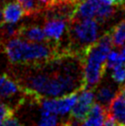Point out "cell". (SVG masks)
I'll list each match as a JSON object with an SVG mask.
<instances>
[{
  "instance_id": "1",
  "label": "cell",
  "mask_w": 125,
  "mask_h": 126,
  "mask_svg": "<svg viewBox=\"0 0 125 126\" xmlns=\"http://www.w3.org/2000/svg\"><path fill=\"white\" fill-rule=\"evenodd\" d=\"M79 81L75 68L67 67L58 74L39 73L31 76L27 80L25 91L27 94L39 98L41 97H62L74 90L79 91L83 88Z\"/></svg>"
},
{
  "instance_id": "2",
  "label": "cell",
  "mask_w": 125,
  "mask_h": 126,
  "mask_svg": "<svg viewBox=\"0 0 125 126\" xmlns=\"http://www.w3.org/2000/svg\"><path fill=\"white\" fill-rule=\"evenodd\" d=\"M113 42L110 32H106L83 53V88H93L99 82L106 70V61Z\"/></svg>"
},
{
  "instance_id": "3",
  "label": "cell",
  "mask_w": 125,
  "mask_h": 126,
  "mask_svg": "<svg viewBox=\"0 0 125 126\" xmlns=\"http://www.w3.org/2000/svg\"><path fill=\"white\" fill-rule=\"evenodd\" d=\"M7 58L13 63H43L51 60L56 51L48 44L13 38L5 45Z\"/></svg>"
},
{
  "instance_id": "4",
  "label": "cell",
  "mask_w": 125,
  "mask_h": 126,
  "mask_svg": "<svg viewBox=\"0 0 125 126\" xmlns=\"http://www.w3.org/2000/svg\"><path fill=\"white\" fill-rule=\"evenodd\" d=\"M69 32L73 44L82 46L84 52L98 40V23L94 18L70 19Z\"/></svg>"
},
{
  "instance_id": "5",
  "label": "cell",
  "mask_w": 125,
  "mask_h": 126,
  "mask_svg": "<svg viewBox=\"0 0 125 126\" xmlns=\"http://www.w3.org/2000/svg\"><path fill=\"white\" fill-rule=\"evenodd\" d=\"M78 97V92L75 91L58 98H40L42 110L56 115H66L71 112Z\"/></svg>"
},
{
  "instance_id": "6",
  "label": "cell",
  "mask_w": 125,
  "mask_h": 126,
  "mask_svg": "<svg viewBox=\"0 0 125 126\" xmlns=\"http://www.w3.org/2000/svg\"><path fill=\"white\" fill-rule=\"evenodd\" d=\"M96 95L92 88H82L77 97V100L71 110V117L76 120L83 121L93 106Z\"/></svg>"
},
{
  "instance_id": "7",
  "label": "cell",
  "mask_w": 125,
  "mask_h": 126,
  "mask_svg": "<svg viewBox=\"0 0 125 126\" xmlns=\"http://www.w3.org/2000/svg\"><path fill=\"white\" fill-rule=\"evenodd\" d=\"M101 0H82L77 4L72 18H94L103 5ZM107 5V4H106Z\"/></svg>"
},
{
  "instance_id": "8",
  "label": "cell",
  "mask_w": 125,
  "mask_h": 126,
  "mask_svg": "<svg viewBox=\"0 0 125 126\" xmlns=\"http://www.w3.org/2000/svg\"><path fill=\"white\" fill-rule=\"evenodd\" d=\"M108 116L118 126H125V100L119 92L107 108Z\"/></svg>"
},
{
  "instance_id": "9",
  "label": "cell",
  "mask_w": 125,
  "mask_h": 126,
  "mask_svg": "<svg viewBox=\"0 0 125 126\" xmlns=\"http://www.w3.org/2000/svg\"><path fill=\"white\" fill-rule=\"evenodd\" d=\"M107 114V108L97 102L93 104L90 111L82 121L81 126H104Z\"/></svg>"
},
{
  "instance_id": "10",
  "label": "cell",
  "mask_w": 125,
  "mask_h": 126,
  "mask_svg": "<svg viewBox=\"0 0 125 126\" xmlns=\"http://www.w3.org/2000/svg\"><path fill=\"white\" fill-rule=\"evenodd\" d=\"M66 30V21L63 18H52L44 25L43 31L49 40L59 41Z\"/></svg>"
},
{
  "instance_id": "11",
  "label": "cell",
  "mask_w": 125,
  "mask_h": 126,
  "mask_svg": "<svg viewBox=\"0 0 125 126\" xmlns=\"http://www.w3.org/2000/svg\"><path fill=\"white\" fill-rule=\"evenodd\" d=\"M3 19L5 23L16 24L25 14L24 9L22 8L18 2H9L3 8Z\"/></svg>"
},
{
  "instance_id": "12",
  "label": "cell",
  "mask_w": 125,
  "mask_h": 126,
  "mask_svg": "<svg viewBox=\"0 0 125 126\" xmlns=\"http://www.w3.org/2000/svg\"><path fill=\"white\" fill-rule=\"evenodd\" d=\"M20 89V86L7 75L0 76V99L11 98L17 94Z\"/></svg>"
},
{
  "instance_id": "13",
  "label": "cell",
  "mask_w": 125,
  "mask_h": 126,
  "mask_svg": "<svg viewBox=\"0 0 125 126\" xmlns=\"http://www.w3.org/2000/svg\"><path fill=\"white\" fill-rule=\"evenodd\" d=\"M17 36H20L21 39H24L26 41L33 42H43L47 39L43 29L37 26L19 29Z\"/></svg>"
},
{
  "instance_id": "14",
  "label": "cell",
  "mask_w": 125,
  "mask_h": 126,
  "mask_svg": "<svg viewBox=\"0 0 125 126\" xmlns=\"http://www.w3.org/2000/svg\"><path fill=\"white\" fill-rule=\"evenodd\" d=\"M117 95V92L115 89L110 86H104L101 87L97 92L96 95V98H97V102L104 106L105 108H108L109 105L110 104L112 99L115 98V96Z\"/></svg>"
},
{
  "instance_id": "15",
  "label": "cell",
  "mask_w": 125,
  "mask_h": 126,
  "mask_svg": "<svg viewBox=\"0 0 125 126\" xmlns=\"http://www.w3.org/2000/svg\"><path fill=\"white\" fill-rule=\"evenodd\" d=\"M112 42L116 47H122L125 42V19L122 20L110 31Z\"/></svg>"
},
{
  "instance_id": "16",
  "label": "cell",
  "mask_w": 125,
  "mask_h": 126,
  "mask_svg": "<svg viewBox=\"0 0 125 126\" xmlns=\"http://www.w3.org/2000/svg\"><path fill=\"white\" fill-rule=\"evenodd\" d=\"M17 1L24 9L26 15L35 14L42 8L38 0H17Z\"/></svg>"
},
{
  "instance_id": "17",
  "label": "cell",
  "mask_w": 125,
  "mask_h": 126,
  "mask_svg": "<svg viewBox=\"0 0 125 126\" xmlns=\"http://www.w3.org/2000/svg\"><path fill=\"white\" fill-rule=\"evenodd\" d=\"M58 118L56 114L42 110L41 118L39 120L37 126H57Z\"/></svg>"
},
{
  "instance_id": "18",
  "label": "cell",
  "mask_w": 125,
  "mask_h": 126,
  "mask_svg": "<svg viewBox=\"0 0 125 126\" xmlns=\"http://www.w3.org/2000/svg\"><path fill=\"white\" fill-rule=\"evenodd\" d=\"M122 61L120 55V53L117 51L111 50L108 54L107 61H106V69H113L114 67L118 66L120 64H122Z\"/></svg>"
},
{
  "instance_id": "19",
  "label": "cell",
  "mask_w": 125,
  "mask_h": 126,
  "mask_svg": "<svg viewBox=\"0 0 125 126\" xmlns=\"http://www.w3.org/2000/svg\"><path fill=\"white\" fill-rule=\"evenodd\" d=\"M111 77L112 79L118 83V84H122L125 82V64H120L118 66L114 67L111 72Z\"/></svg>"
},
{
  "instance_id": "20",
  "label": "cell",
  "mask_w": 125,
  "mask_h": 126,
  "mask_svg": "<svg viewBox=\"0 0 125 126\" xmlns=\"http://www.w3.org/2000/svg\"><path fill=\"white\" fill-rule=\"evenodd\" d=\"M14 110L10 106L5 104L3 102H0V123H4L5 121L13 117Z\"/></svg>"
},
{
  "instance_id": "21",
  "label": "cell",
  "mask_w": 125,
  "mask_h": 126,
  "mask_svg": "<svg viewBox=\"0 0 125 126\" xmlns=\"http://www.w3.org/2000/svg\"><path fill=\"white\" fill-rule=\"evenodd\" d=\"M38 2L42 7H52L57 3H59L60 0H38Z\"/></svg>"
},
{
  "instance_id": "22",
  "label": "cell",
  "mask_w": 125,
  "mask_h": 126,
  "mask_svg": "<svg viewBox=\"0 0 125 126\" xmlns=\"http://www.w3.org/2000/svg\"><path fill=\"white\" fill-rule=\"evenodd\" d=\"M4 124H5V126H24L17 121V119L14 118V117H11L9 119H7V121H5Z\"/></svg>"
},
{
  "instance_id": "23",
  "label": "cell",
  "mask_w": 125,
  "mask_h": 126,
  "mask_svg": "<svg viewBox=\"0 0 125 126\" xmlns=\"http://www.w3.org/2000/svg\"><path fill=\"white\" fill-rule=\"evenodd\" d=\"M120 55H121V58H122V63H125V46L121 50V52H120Z\"/></svg>"
},
{
  "instance_id": "24",
  "label": "cell",
  "mask_w": 125,
  "mask_h": 126,
  "mask_svg": "<svg viewBox=\"0 0 125 126\" xmlns=\"http://www.w3.org/2000/svg\"><path fill=\"white\" fill-rule=\"evenodd\" d=\"M120 93H121V95L123 97V98H124V100H125V84L122 85V87L120 88Z\"/></svg>"
},
{
  "instance_id": "25",
  "label": "cell",
  "mask_w": 125,
  "mask_h": 126,
  "mask_svg": "<svg viewBox=\"0 0 125 126\" xmlns=\"http://www.w3.org/2000/svg\"><path fill=\"white\" fill-rule=\"evenodd\" d=\"M114 4L116 6H123L125 4V0H114Z\"/></svg>"
},
{
  "instance_id": "26",
  "label": "cell",
  "mask_w": 125,
  "mask_h": 126,
  "mask_svg": "<svg viewBox=\"0 0 125 126\" xmlns=\"http://www.w3.org/2000/svg\"><path fill=\"white\" fill-rule=\"evenodd\" d=\"M101 1L107 5H113L114 4V0H101Z\"/></svg>"
},
{
  "instance_id": "27",
  "label": "cell",
  "mask_w": 125,
  "mask_h": 126,
  "mask_svg": "<svg viewBox=\"0 0 125 126\" xmlns=\"http://www.w3.org/2000/svg\"><path fill=\"white\" fill-rule=\"evenodd\" d=\"M2 17H3V14L1 13V11H0V22H1V19H2Z\"/></svg>"
},
{
  "instance_id": "28",
  "label": "cell",
  "mask_w": 125,
  "mask_h": 126,
  "mask_svg": "<svg viewBox=\"0 0 125 126\" xmlns=\"http://www.w3.org/2000/svg\"><path fill=\"white\" fill-rule=\"evenodd\" d=\"M0 126H5V124H2V123H0Z\"/></svg>"
},
{
  "instance_id": "29",
  "label": "cell",
  "mask_w": 125,
  "mask_h": 126,
  "mask_svg": "<svg viewBox=\"0 0 125 126\" xmlns=\"http://www.w3.org/2000/svg\"><path fill=\"white\" fill-rule=\"evenodd\" d=\"M123 6H124V8H125V4H124V5H123Z\"/></svg>"
},
{
  "instance_id": "30",
  "label": "cell",
  "mask_w": 125,
  "mask_h": 126,
  "mask_svg": "<svg viewBox=\"0 0 125 126\" xmlns=\"http://www.w3.org/2000/svg\"><path fill=\"white\" fill-rule=\"evenodd\" d=\"M124 46H125V42H124Z\"/></svg>"
},
{
  "instance_id": "31",
  "label": "cell",
  "mask_w": 125,
  "mask_h": 126,
  "mask_svg": "<svg viewBox=\"0 0 125 126\" xmlns=\"http://www.w3.org/2000/svg\"><path fill=\"white\" fill-rule=\"evenodd\" d=\"M124 64H125V63H124Z\"/></svg>"
}]
</instances>
